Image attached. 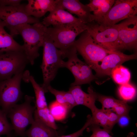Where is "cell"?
Listing matches in <instances>:
<instances>
[{
    "label": "cell",
    "mask_w": 137,
    "mask_h": 137,
    "mask_svg": "<svg viewBox=\"0 0 137 137\" xmlns=\"http://www.w3.org/2000/svg\"><path fill=\"white\" fill-rule=\"evenodd\" d=\"M5 25L0 20V53L12 51L23 50L22 45L18 43L5 30Z\"/></svg>",
    "instance_id": "obj_22"
},
{
    "label": "cell",
    "mask_w": 137,
    "mask_h": 137,
    "mask_svg": "<svg viewBox=\"0 0 137 137\" xmlns=\"http://www.w3.org/2000/svg\"><path fill=\"white\" fill-rule=\"evenodd\" d=\"M137 13V0H116L107 14L95 22L103 25L112 26Z\"/></svg>",
    "instance_id": "obj_10"
},
{
    "label": "cell",
    "mask_w": 137,
    "mask_h": 137,
    "mask_svg": "<svg viewBox=\"0 0 137 137\" xmlns=\"http://www.w3.org/2000/svg\"><path fill=\"white\" fill-rule=\"evenodd\" d=\"M92 114V125L101 126L110 134H112V130L113 127L109 122L107 117L103 109L97 108Z\"/></svg>",
    "instance_id": "obj_24"
},
{
    "label": "cell",
    "mask_w": 137,
    "mask_h": 137,
    "mask_svg": "<svg viewBox=\"0 0 137 137\" xmlns=\"http://www.w3.org/2000/svg\"><path fill=\"white\" fill-rule=\"evenodd\" d=\"M55 46L61 51L63 59L75 48L76 37L86 30V24L80 21L47 28Z\"/></svg>",
    "instance_id": "obj_2"
},
{
    "label": "cell",
    "mask_w": 137,
    "mask_h": 137,
    "mask_svg": "<svg viewBox=\"0 0 137 137\" xmlns=\"http://www.w3.org/2000/svg\"><path fill=\"white\" fill-rule=\"evenodd\" d=\"M57 3L69 12L77 15L84 23L92 21V14L89 7L78 0H57Z\"/></svg>",
    "instance_id": "obj_16"
},
{
    "label": "cell",
    "mask_w": 137,
    "mask_h": 137,
    "mask_svg": "<svg viewBox=\"0 0 137 137\" xmlns=\"http://www.w3.org/2000/svg\"><path fill=\"white\" fill-rule=\"evenodd\" d=\"M69 91L72 94L76 106H84L89 108L92 113L97 108L95 105L97 94L91 86L88 88V93L84 92L79 85H71Z\"/></svg>",
    "instance_id": "obj_15"
},
{
    "label": "cell",
    "mask_w": 137,
    "mask_h": 137,
    "mask_svg": "<svg viewBox=\"0 0 137 137\" xmlns=\"http://www.w3.org/2000/svg\"><path fill=\"white\" fill-rule=\"evenodd\" d=\"M137 57L136 52L129 55L120 51H114L106 56L100 64H97L92 69L95 72L96 77L110 75L112 70L115 67L127 61L136 59Z\"/></svg>",
    "instance_id": "obj_13"
},
{
    "label": "cell",
    "mask_w": 137,
    "mask_h": 137,
    "mask_svg": "<svg viewBox=\"0 0 137 137\" xmlns=\"http://www.w3.org/2000/svg\"><path fill=\"white\" fill-rule=\"evenodd\" d=\"M48 108L55 120L59 121L64 119L71 110L67 105L60 103L56 100L50 104Z\"/></svg>",
    "instance_id": "obj_26"
},
{
    "label": "cell",
    "mask_w": 137,
    "mask_h": 137,
    "mask_svg": "<svg viewBox=\"0 0 137 137\" xmlns=\"http://www.w3.org/2000/svg\"><path fill=\"white\" fill-rule=\"evenodd\" d=\"M74 47L85 63L92 68L101 62L107 55L114 51L108 50L96 44L86 30L76 40Z\"/></svg>",
    "instance_id": "obj_5"
},
{
    "label": "cell",
    "mask_w": 137,
    "mask_h": 137,
    "mask_svg": "<svg viewBox=\"0 0 137 137\" xmlns=\"http://www.w3.org/2000/svg\"><path fill=\"white\" fill-rule=\"evenodd\" d=\"M13 130L11 124L7 118V114L0 109V136L2 135H9Z\"/></svg>",
    "instance_id": "obj_29"
},
{
    "label": "cell",
    "mask_w": 137,
    "mask_h": 137,
    "mask_svg": "<svg viewBox=\"0 0 137 137\" xmlns=\"http://www.w3.org/2000/svg\"><path fill=\"white\" fill-rule=\"evenodd\" d=\"M88 130L92 132V135L90 137H110V134L107 131L103 128H101L99 126L95 125H91L88 127Z\"/></svg>",
    "instance_id": "obj_30"
},
{
    "label": "cell",
    "mask_w": 137,
    "mask_h": 137,
    "mask_svg": "<svg viewBox=\"0 0 137 137\" xmlns=\"http://www.w3.org/2000/svg\"><path fill=\"white\" fill-rule=\"evenodd\" d=\"M23 73L0 81V107L7 115L22 97L20 84Z\"/></svg>",
    "instance_id": "obj_6"
},
{
    "label": "cell",
    "mask_w": 137,
    "mask_h": 137,
    "mask_svg": "<svg viewBox=\"0 0 137 137\" xmlns=\"http://www.w3.org/2000/svg\"><path fill=\"white\" fill-rule=\"evenodd\" d=\"M21 0H0V5L5 6H16L20 5Z\"/></svg>",
    "instance_id": "obj_33"
},
{
    "label": "cell",
    "mask_w": 137,
    "mask_h": 137,
    "mask_svg": "<svg viewBox=\"0 0 137 137\" xmlns=\"http://www.w3.org/2000/svg\"><path fill=\"white\" fill-rule=\"evenodd\" d=\"M0 137H1L0 136Z\"/></svg>",
    "instance_id": "obj_36"
},
{
    "label": "cell",
    "mask_w": 137,
    "mask_h": 137,
    "mask_svg": "<svg viewBox=\"0 0 137 137\" xmlns=\"http://www.w3.org/2000/svg\"><path fill=\"white\" fill-rule=\"evenodd\" d=\"M87 117V121L84 125L78 131L69 135L58 136V137H79L80 136L82 135L84 130L89 126L92 124L91 116V115H89Z\"/></svg>",
    "instance_id": "obj_31"
},
{
    "label": "cell",
    "mask_w": 137,
    "mask_h": 137,
    "mask_svg": "<svg viewBox=\"0 0 137 137\" xmlns=\"http://www.w3.org/2000/svg\"><path fill=\"white\" fill-rule=\"evenodd\" d=\"M77 52L76 49L71 53L67 58L68 60L64 61L62 65V68L68 69L74 77L75 80L71 83L72 86L89 84L97 79L90 67L78 58Z\"/></svg>",
    "instance_id": "obj_12"
},
{
    "label": "cell",
    "mask_w": 137,
    "mask_h": 137,
    "mask_svg": "<svg viewBox=\"0 0 137 137\" xmlns=\"http://www.w3.org/2000/svg\"><path fill=\"white\" fill-rule=\"evenodd\" d=\"M118 37L115 44L116 51L134 50L137 47V16L125 19L119 24Z\"/></svg>",
    "instance_id": "obj_11"
},
{
    "label": "cell",
    "mask_w": 137,
    "mask_h": 137,
    "mask_svg": "<svg viewBox=\"0 0 137 137\" xmlns=\"http://www.w3.org/2000/svg\"><path fill=\"white\" fill-rule=\"evenodd\" d=\"M56 1V5L54 10L41 22L44 25L48 27L51 25L54 26L82 21L65 10L57 3V0Z\"/></svg>",
    "instance_id": "obj_14"
},
{
    "label": "cell",
    "mask_w": 137,
    "mask_h": 137,
    "mask_svg": "<svg viewBox=\"0 0 137 137\" xmlns=\"http://www.w3.org/2000/svg\"><path fill=\"white\" fill-rule=\"evenodd\" d=\"M134 135V134L133 132H130L127 135V137H133ZM110 137H112L111 136Z\"/></svg>",
    "instance_id": "obj_35"
},
{
    "label": "cell",
    "mask_w": 137,
    "mask_h": 137,
    "mask_svg": "<svg viewBox=\"0 0 137 137\" xmlns=\"http://www.w3.org/2000/svg\"><path fill=\"white\" fill-rule=\"evenodd\" d=\"M25 101L22 103L16 104L10 110L8 114L11 123L13 130L15 135L21 137H25L26 129L29 125L34 121L33 115L36 109L35 106L31 103L35 101V97L26 95Z\"/></svg>",
    "instance_id": "obj_4"
},
{
    "label": "cell",
    "mask_w": 137,
    "mask_h": 137,
    "mask_svg": "<svg viewBox=\"0 0 137 137\" xmlns=\"http://www.w3.org/2000/svg\"><path fill=\"white\" fill-rule=\"evenodd\" d=\"M129 118L128 115H124L120 117L118 122L119 125L124 127L127 125L129 123Z\"/></svg>",
    "instance_id": "obj_34"
},
{
    "label": "cell",
    "mask_w": 137,
    "mask_h": 137,
    "mask_svg": "<svg viewBox=\"0 0 137 137\" xmlns=\"http://www.w3.org/2000/svg\"><path fill=\"white\" fill-rule=\"evenodd\" d=\"M47 29L44 37L42 61L40 66L43 78V82L40 85L45 93L48 92L47 87L56 77L58 69L62 68L64 61L62 53L55 46Z\"/></svg>",
    "instance_id": "obj_1"
},
{
    "label": "cell",
    "mask_w": 137,
    "mask_h": 137,
    "mask_svg": "<svg viewBox=\"0 0 137 137\" xmlns=\"http://www.w3.org/2000/svg\"><path fill=\"white\" fill-rule=\"evenodd\" d=\"M34 121L31 126L25 131L28 137H58V132L55 130L47 126L36 116L34 115Z\"/></svg>",
    "instance_id": "obj_19"
},
{
    "label": "cell",
    "mask_w": 137,
    "mask_h": 137,
    "mask_svg": "<svg viewBox=\"0 0 137 137\" xmlns=\"http://www.w3.org/2000/svg\"><path fill=\"white\" fill-rule=\"evenodd\" d=\"M97 99L101 104L102 109H111L120 117L128 115L131 108L126 101L111 97L97 94Z\"/></svg>",
    "instance_id": "obj_18"
},
{
    "label": "cell",
    "mask_w": 137,
    "mask_h": 137,
    "mask_svg": "<svg viewBox=\"0 0 137 137\" xmlns=\"http://www.w3.org/2000/svg\"><path fill=\"white\" fill-rule=\"evenodd\" d=\"M29 61L23 50L0 53V81L23 72Z\"/></svg>",
    "instance_id": "obj_8"
},
{
    "label": "cell",
    "mask_w": 137,
    "mask_h": 137,
    "mask_svg": "<svg viewBox=\"0 0 137 137\" xmlns=\"http://www.w3.org/2000/svg\"><path fill=\"white\" fill-rule=\"evenodd\" d=\"M34 115L48 126L56 130L58 129L55 120L51 114L48 107L41 109H36Z\"/></svg>",
    "instance_id": "obj_27"
},
{
    "label": "cell",
    "mask_w": 137,
    "mask_h": 137,
    "mask_svg": "<svg viewBox=\"0 0 137 137\" xmlns=\"http://www.w3.org/2000/svg\"><path fill=\"white\" fill-rule=\"evenodd\" d=\"M25 6V11L29 16L39 19L48 12L53 11L56 4V0H28Z\"/></svg>",
    "instance_id": "obj_17"
},
{
    "label": "cell",
    "mask_w": 137,
    "mask_h": 137,
    "mask_svg": "<svg viewBox=\"0 0 137 137\" xmlns=\"http://www.w3.org/2000/svg\"><path fill=\"white\" fill-rule=\"evenodd\" d=\"M102 109L106 115L111 125L113 127L118 122L120 117L111 109Z\"/></svg>",
    "instance_id": "obj_32"
},
{
    "label": "cell",
    "mask_w": 137,
    "mask_h": 137,
    "mask_svg": "<svg viewBox=\"0 0 137 137\" xmlns=\"http://www.w3.org/2000/svg\"></svg>",
    "instance_id": "obj_37"
},
{
    "label": "cell",
    "mask_w": 137,
    "mask_h": 137,
    "mask_svg": "<svg viewBox=\"0 0 137 137\" xmlns=\"http://www.w3.org/2000/svg\"><path fill=\"white\" fill-rule=\"evenodd\" d=\"M48 92H49L54 95L58 102L67 106L71 109L76 106L73 97L69 91H59L49 85L47 88Z\"/></svg>",
    "instance_id": "obj_23"
},
{
    "label": "cell",
    "mask_w": 137,
    "mask_h": 137,
    "mask_svg": "<svg viewBox=\"0 0 137 137\" xmlns=\"http://www.w3.org/2000/svg\"><path fill=\"white\" fill-rule=\"evenodd\" d=\"M22 79L26 82H30L32 85L35 94V106L36 109H42L47 107L44 89L37 83L28 71L24 72Z\"/></svg>",
    "instance_id": "obj_21"
},
{
    "label": "cell",
    "mask_w": 137,
    "mask_h": 137,
    "mask_svg": "<svg viewBox=\"0 0 137 137\" xmlns=\"http://www.w3.org/2000/svg\"><path fill=\"white\" fill-rule=\"evenodd\" d=\"M87 4L90 8L93 21L96 22L104 17L114 4V0H90Z\"/></svg>",
    "instance_id": "obj_20"
},
{
    "label": "cell",
    "mask_w": 137,
    "mask_h": 137,
    "mask_svg": "<svg viewBox=\"0 0 137 137\" xmlns=\"http://www.w3.org/2000/svg\"><path fill=\"white\" fill-rule=\"evenodd\" d=\"M25 5L16 6L0 5V20L10 31L13 37L16 35V27L20 25L40 22L39 19L28 15L25 10Z\"/></svg>",
    "instance_id": "obj_7"
},
{
    "label": "cell",
    "mask_w": 137,
    "mask_h": 137,
    "mask_svg": "<svg viewBox=\"0 0 137 137\" xmlns=\"http://www.w3.org/2000/svg\"><path fill=\"white\" fill-rule=\"evenodd\" d=\"M47 27L41 22L31 24H21L15 28L16 35L20 34L24 41L23 50L29 63L33 65L39 56V50L42 46L44 37Z\"/></svg>",
    "instance_id": "obj_3"
},
{
    "label": "cell",
    "mask_w": 137,
    "mask_h": 137,
    "mask_svg": "<svg viewBox=\"0 0 137 137\" xmlns=\"http://www.w3.org/2000/svg\"><path fill=\"white\" fill-rule=\"evenodd\" d=\"M118 92L120 97L126 102L133 99L136 93L135 87L129 83L120 85L118 88Z\"/></svg>",
    "instance_id": "obj_28"
},
{
    "label": "cell",
    "mask_w": 137,
    "mask_h": 137,
    "mask_svg": "<svg viewBox=\"0 0 137 137\" xmlns=\"http://www.w3.org/2000/svg\"><path fill=\"white\" fill-rule=\"evenodd\" d=\"M86 25V31L96 44L108 50L116 51L115 44L118 37L119 24L106 26L93 21Z\"/></svg>",
    "instance_id": "obj_9"
},
{
    "label": "cell",
    "mask_w": 137,
    "mask_h": 137,
    "mask_svg": "<svg viewBox=\"0 0 137 137\" xmlns=\"http://www.w3.org/2000/svg\"><path fill=\"white\" fill-rule=\"evenodd\" d=\"M110 75L114 81L120 85L129 83L131 78L129 70L122 65L113 69Z\"/></svg>",
    "instance_id": "obj_25"
}]
</instances>
